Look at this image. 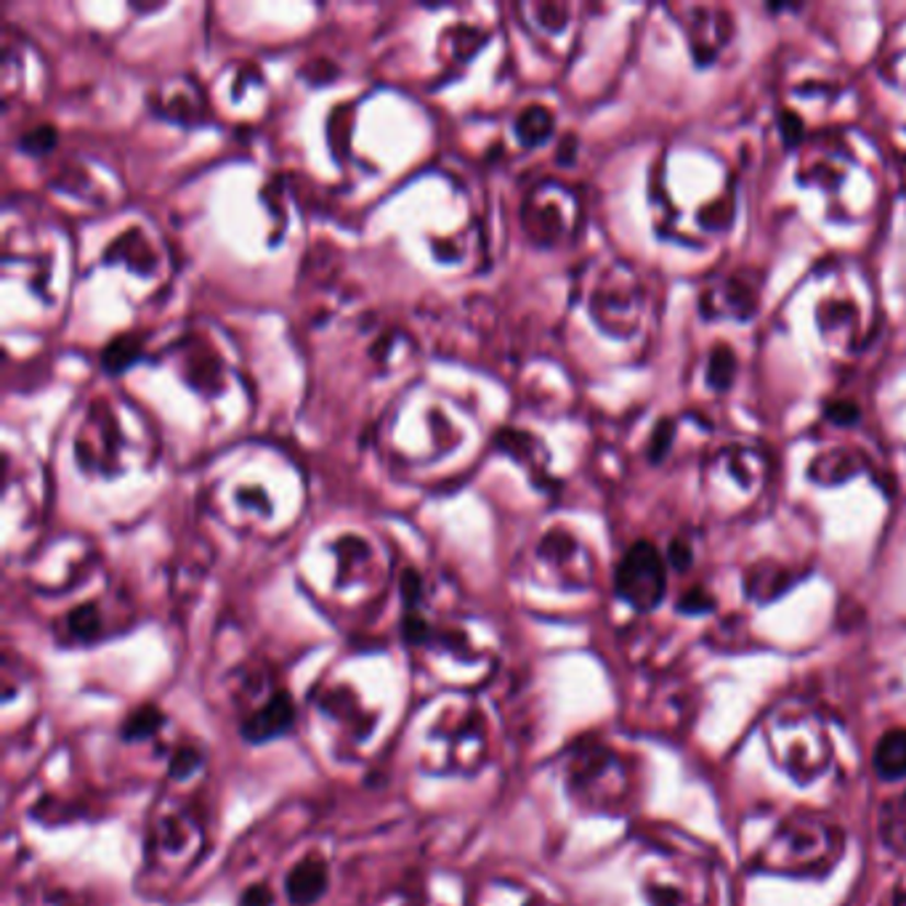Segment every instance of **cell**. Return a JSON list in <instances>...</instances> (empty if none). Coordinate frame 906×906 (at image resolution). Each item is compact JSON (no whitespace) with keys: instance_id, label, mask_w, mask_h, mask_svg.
I'll list each match as a JSON object with an SVG mask.
<instances>
[{"instance_id":"obj_1","label":"cell","mask_w":906,"mask_h":906,"mask_svg":"<svg viewBox=\"0 0 906 906\" xmlns=\"http://www.w3.org/2000/svg\"><path fill=\"white\" fill-rule=\"evenodd\" d=\"M616 588L638 609H652L665 593V566L652 545H635L616 575Z\"/></svg>"},{"instance_id":"obj_2","label":"cell","mask_w":906,"mask_h":906,"mask_svg":"<svg viewBox=\"0 0 906 906\" xmlns=\"http://www.w3.org/2000/svg\"><path fill=\"white\" fill-rule=\"evenodd\" d=\"M874 766L885 779H898L906 773V732H891L883 736L874 755Z\"/></svg>"},{"instance_id":"obj_3","label":"cell","mask_w":906,"mask_h":906,"mask_svg":"<svg viewBox=\"0 0 906 906\" xmlns=\"http://www.w3.org/2000/svg\"><path fill=\"white\" fill-rule=\"evenodd\" d=\"M732 370H734V356L728 354V349L715 351V364H713V373H710V381H713L715 386H726V381L732 377Z\"/></svg>"}]
</instances>
